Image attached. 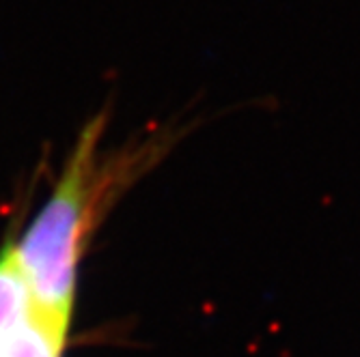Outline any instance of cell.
Returning <instances> with one entry per match:
<instances>
[{
	"instance_id": "cell-1",
	"label": "cell",
	"mask_w": 360,
	"mask_h": 357,
	"mask_svg": "<svg viewBox=\"0 0 360 357\" xmlns=\"http://www.w3.org/2000/svg\"><path fill=\"white\" fill-rule=\"evenodd\" d=\"M102 127L95 121L84 129L48 201L13 243L32 306L63 321H72L78 267L106 209L177 140V134L151 136L134 151L102 157Z\"/></svg>"
},
{
	"instance_id": "cell-3",
	"label": "cell",
	"mask_w": 360,
	"mask_h": 357,
	"mask_svg": "<svg viewBox=\"0 0 360 357\" xmlns=\"http://www.w3.org/2000/svg\"><path fill=\"white\" fill-rule=\"evenodd\" d=\"M30 293L15 263L13 243L0 250V338L30 310Z\"/></svg>"
},
{
	"instance_id": "cell-2",
	"label": "cell",
	"mask_w": 360,
	"mask_h": 357,
	"mask_svg": "<svg viewBox=\"0 0 360 357\" xmlns=\"http://www.w3.org/2000/svg\"><path fill=\"white\" fill-rule=\"evenodd\" d=\"M70 323L30 310L0 338V357H63L70 336Z\"/></svg>"
}]
</instances>
